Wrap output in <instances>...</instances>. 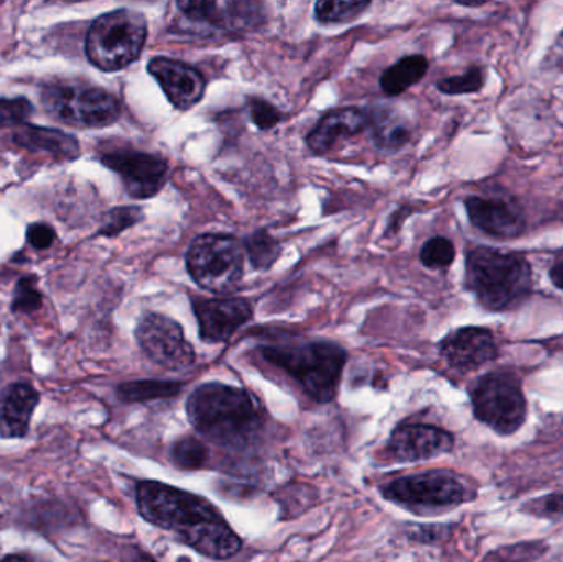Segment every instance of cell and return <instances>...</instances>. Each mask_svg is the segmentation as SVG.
I'll return each mask as SVG.
<instances>
[{
  "mask_svg": "<svg viewBox=\"0 0 563 562\" xmlns=\"http://www.w3.org/2000/svg\"><path fill=\"white\" fill-rule=\"evenodd\" d=\"M135 500L147 524L170 531L201 557L230 560L243 548L236 531L207 498L162 482L144 481L137 485Z\"/></svg>",
  "mask_w": 563,
  "mask_h": 562,
  "instance_id": "cell-1",
  "label": "cell"
},
{
  "mask_svg": "<svg viewBox=\"0 0 563 562\" xmlns=\"http://www.w3.org/2000/svg\"><path fill=\"white\" fill-rule=\"evenodd\" d=\"M187 416L203 439L233 451L256 444L266 426V412L256 396L223 383L198 386L188 398Z\"/></svg>",
  "mask_w": 563,
  "mask_h": 562,
  "instance_id": "cell-2",
  "label": "cell"
},
{
  "mask_svg": "<svg viewBox=\"0 0 563 562\" xmlns=\"http://www.w3.org/2000/svg\"><path fill=\"white\" fill-rule=\"evenodd\" d=\"M465 286L483 309L509 312L534 293V273L522 253L476 246L466 253Z\"/></svg>",
  "mask_w": 563,
  "mask_h": 562,
  "instance_id": "cell-3",
  "label": "cell"
},
{
  "mask_svg": "<svg viewBox=\"0 0 563 562\" xmlns=\"http://www.w3.org/2000/svg\"><path fill=\"white\" fill-rule=\"evenodd\" d=\"M261 355L267 363L291 376L314 403L328 405L336 398L347 359L344 349L336 343L263 346Z\"/></svg>",
  "mask_w": 563,
  "mask_h": 562,
  "instance_id": "cell-4",
  "label": "cell"
},
{
  "mask_svg": "<svg viewBox=\"0 0 563 562\" xmlns=\"http://www.w3.org/2000/svg\"><path fill=\"white\" fill-rule=\"evenodd\" d=\"M147 33L144 13L129 9L104 13L89 26L85 42L86 56L102 71L128 68L141 56Z\"/></svg>",
  "mask_w": 563,
  "mask_h": 562,
  "instance_id": "cell-5",
  "label": "cell"
},
{
  "mask_svg": "<svg viewBox=\"0 0 563 562\" xmlns=\"http://www.w3.org/2000/svg\"><path fill=\"white\" fill-rule=\"evenodd\" d=\"M187 269L201 289L230 296L243 283V243L231 234H201L188 247Z\"/></svg>",
  "mask_w": 563,
  "mask_h": 562,
  "instance_id": "cell-6",
  "label": "cell"
},
{
  "mask_svg": "<svg viewBox=\"0 0 563 562\" xmlns=\"http://www.w3.org/2000/svg\"><path fill=\"white\" fill-rule=\"evenodd\" d=\"M470 398L476 419L498 434H512L526 422L528 403L521 378L511 370H496L476 379Z\"/></svg>",
  "mask_w": 563,
  "mask_h": 562,
  "instance_id": "cell-7",
  "label": "cell"
},
{
  "mask_svg": "<svg viewBox=\"0 0 563 562\" xmlns=\"http://www.w3.org/2000/svg\"><path fill=\"white\" fill-rule=\"evenodd\" d=\"M42 106L49 118L73 128H108L121 118L118 98L92 86H48L43 89Z\"/></svg>",
  "mask_w": 563,
  "mask_h": 562,
  "instance_id": "cell-8",
  "label": "cell"
},
{
  "mask_svg": "<svg viewBox=\"0 0 563 562\" xmlns=\"http://www.w3.org/2000/svg\"><path fill=\"white\" fill-rule=\"evenodd\" d=\"M380 494L390 504L410 510L453 508L468 500L465 484L455 474L446 471L423 472L396 478L384 484Z\"/></svg>",
  "mask_w": 563,
  "mask_h": 562,
  "instance_id": "cell-9",
  "label": "cell"
},
{
  "mask_svg": "<svg viewBox=\"0 0 563 562\" xmlns=\"http://www.w3.org/2000/svg\"><path fill=\"white\" fill-rule=\"evenodd\" d=\"M142 352L168 372H185L197 360L191 343L185 339L180 323L161 313H145L135 329Z\"/></svg>",
  "mask_w": 563,
  "mask_h": 562,
  "instance_id": "cell-10",
  "label": "cell"
},
{
  "mask_svg": "<svg viewBox=\"0 0 563 562\" xmlns=\"http://www.w3.org/2000/svg\"><path fill=\"white\" fill-rule=\"evenodd\" d=\"M101 164L115 172L121 177L129 197L137 200H147L161 194L170 170L165 158L128 148L106 152L101 155Z\"/></svg>",
  "mask_w": 563,
  "mask_h": 562,
  "instance_id": "cell-11",
  "label": "cell"
},
{
  "mask_svg": "<svg viewBox=\"0 0 563 562\" xmlns=\"http://www.w3.org/2000/svg\"><path fill=\"white\" fill-rule=\"evenodd\" d=\"M455 439L445 429L422 422L397 426L387 441L384 455L389 462L410 464L429 461L452 451Z\"/></svg>",
  "mask_w": 563,
  "mask_h": 562,
  "instance_id": "cell-12",
  "label": "cell"
},
{
  "mask_svg": "<svg viewBox=\"0 0 563 562\" xmlns=\"http://www.w3.org/2000/svg\"><path fill=\"white\" fill-rule=\"evenodd\" d=\"M470 223L493 240H516L525 234L526 217L515 198L473 197L465 198Z\"/></svg>",
  "mask_w": 563,
  "mask_h": 562,
  "instance_id": "cell-13",
  "label": "cell"
},
{
  "mask_svg": "<svg viewBox=\"0 0 563 562\" xmlns=\"http://www.w3.org/2000/svg\"><path fill=\"white\" fill-rule=\"evenodd\" d=\"M194 312L200 327V339L207 343H224L253 319L250 300L240 297L227 299H194Z\"/></svg>",
  "mask_w": 563,
  "mask_h": 562,
  "instance_id": "cell-14",
  "label": "cell"
},
{
  "mask_svg": "<svg viewBox=\"0 0 563 562\" xmlns=\"http://www.w3.org/2000/svg\"><path fill=\"white\" fill-rule=\"evenodd\" d=\"M440 355L452 368L473 372L499 356L495 333L485 327H462L453 330L439 345Z\"/></svg>",
  "mask_w": 563,
  "mask_h": 562,
  "instance_id": "cell-15",
  "label": "cell"
},
{
  "mask_svg": "<svg viewBox=\"0 0 563 562\" xmlns=\"http://www.w3.org/2000/svg\"><path fill=\"white\" fill-rule=\"evenodd\" d=\"M177 9L188 22L203 25L205 29L238 30L256 29L263 23L264 12L254 2H177Z\"/></svg>",
  "mask_w": 563,
  "mask_h": 562,
  "instance_id": "cell-16",
  "label": "cell"
},
{
  "mask_svg": "<svg viewBox=\"0 0 563 562\" xmlns=\"http://www.w3.org/2000/svg\"><path fill=\"white\" fill-rule=\"evenodd\" d=\"M148 73L157 79L168 101L181 111L194 108L203 99L207 79L187 63L155 56L148 63Z\"/></svg>",
  "mask_w": 563,
  "mask_h": 562,
  "instance_id": "cell-17",
  "label": "cell"
},
{
  "mask_svg": "<svg viewBox=\"0 0 563 562\" xmlns=\"http://www.w3.org/2000/svg\"><path fill=\"white\" fill-rule=\"evenodd\" d=\"M369 128V115L357 108H341L328 112L307 135V145L313 154L324 155L338 144L361 134Z\"/></svg>",
  "mask_w": 563,
  "mask_h": 562,
  "instance_id": "cell-18",
  "label": "cell"
},
{
  "mask_svg": "<svg viewBox=\"0 0 563 562\" xmlns=\"http://www.w3.org/2000/svg\"><path fill=\"white\" fill-rule=\"evenodd\" d=\"M38 393L26 383L7 386L0 393V436L19 439L29 432L30 419L38 405Z\"/></svg>",
  "mask_w": 563,
  "mask_h": 562,
  "instance_id": "cell-19",
  "label": "cell"
},
{
  "mask_svg": "<svg viewBox=\"0 0 563 562\" xmlns=\"http://www.w3.org/2000/svg\"><path fill=\"white\" fill-rule=\"evenodd\" d=\"M13 141L30 151L46 152L59 158H73L79 155V144L73 135L56 129L36 128V125H23L13 135Z\"/></svg>",
  "mask_w": 563,
  "mask_h": 562,
  "instance_id": "cell-20",
  "label": "cell"
},
{
  "mask_svg": "<svg viewBox=\"0 0 563 562\" xmlns=\"http://www.w3.org/2000/svg\"><path fill=\"white\" fill-rule=\"evenodd\" d=\"M429 71V59L423 55L404 56L380 76V89L387 96H400L420 81Z\"/></svg>",
  "mask_w": 563,
  "mask_h": 562,
  "instance_id": "cell-21",
  "label": "cell"
},
{
  "mask_svg": "<svg viewBox=\"0 0 563 562\" xmlns=\"http://www.w3.org/2000/svg\"><path fill=\"white\" fill-rule=\"evenodd\" d=\"M369 115V125L373 128V137L377 147L383 151H399L410 141L409 125L400 121L390 109H377V111L367 112Z\"/></svg>",
  "mask_w": 563,
  "mask_h": 562,
  "instance_id": "cell-22",
  "label": "cell"
},
{
  "mask_svg": "<svg viewBox=\"0 0 563 562\" xmlns=\"http://www.w3.org/2000/svg\"><path fill=\"white\" fill-rule=\"evenodd\" d=\"M184 383L145 379V382L124 383L119 386L118 396L124 403H147L157 399H170L184 392Z\"/></svg>",
  "mask_w": 563,
  "mask_h": 562,
  "instance_id": "cell-23",
  "label": "cell"
},
{
  "mask_svg": "<svg viewBox=\"0 0 563 562\" xmlns=\"http://www.w3.org/2000/svg\"><path fill=\"white\" fill-rule=\"evenodd\" d=\"M170 459L174 465L184 471H200L208 464L210 452L200 439L185 436L174 442L170 449Z\"/></svg>",
  "mask_w": 563,
  "mask_h": 562,
  "instance_id": "cell-24",
  "label": "cell"
},
{
  "mask_svg": "<svg viewBox=\"0 0 563 562\" xmlns=\"http://www.w3.org/2000/svg\"><path fill=\"white\" fill-rule=\"evenodd\" d=\"M244 247H246L247 256H250L254 269L260 271L269 269L279 260L282 253L279 241L271 236L266 230L256 231V233L247 236L244 241Z\"/></svg>",
  "mask_w": 563,
  "mask_h": 562,
  "instance_id": "cell-25",
  "label": "cell"
},
{
  "mask_svg": "<svg viewBox=\"0 0 563 562\" xmlns=\"http://www.w3.org/2000/svg\"><path fill=\"white\" fill-rule=\"evenodd\" d=\"M486 73L482 66H470L462 75L446 76L437 82V89L446 96L475 95L485 88Z\"/></svg>",
  "mask_w": 563,
  "mask_h": 562,
  "instance_id": "cell-26",
  "label": "cell"
},
{
  "mask_svg": "<svg viewBox=\"0 0 563 562\" xmlns=\"http://www.w3.org/2000/svg\"><path fill=\"white\" fill-rule=\"evenodd\" d=\"M371 2H334L323 0L314 5V19L324 25L330 23H346L357 19L364 10L369 9Z\"/></svg>",
  "mask_w": 563,
  "mask_h": 562,
  "instance_id": "cell-27",
  "label": "cell"
},
{
  "mask_svg": "<svg viewBox=\"0 0 563 562\" xmlns=\"http://www.w3.org/2000/svg\"><path fill=\"white\" fill-rule=\"evenodd\" d=\"M456 251L452 241L445 236H433L427 241L420 251V261L423 266L433 271L449 269L455 261Z\"/></svg>",
  "mask_w": 563,
  "mask_h": 562,
  "instance_id": "cell-28",
  "label": "cell"
},
{
  "mask_svg": "<svg viewBox=\"0 0 563 562\" xmlns=\"http://www.w3.org/2000/svg\"><path fill=\"white\" fill-rule=\"evenodd\" d=\"M144 220V213L141 208L137 207H119L114 210L109 211L106 214L104 223H102L99 234L102 236H118L122 231L129 230V228L137 224L139 221Z\"/></svg>",
  "mask_w": 563,
  "mask_h": 562,
  "instance_id": "cell-29",
  "label": "cell"
},
{
  "mask_svg": "<svg viewBox=\"0 0 563 562\" xmlns=\"http://www.w3.org/2000/svg\"><path fill=\"white\" fill-rule=\"evenodd\" d=\"M42 306V294L36 287L33 277H23L19 280L13 294L12 310L13 312L32 313Z\"/></svg>",
  "mask_w": 563,
  "mask_h": 562,
  "instance_id": "cell-30",
  "label": "cell"
},
{
  "mask_svg": "<svg viewBox=\"0 0 563 562\" xmlns=\"http://www.w3.org/2000/svg\"><path fill=\"white\" fill-rule=\"evenodd\" d=\"M33 114L29 99H0V125L23 124Z\"/></svg>",
  "mask_w": 563,
  "mask_h": 562,
  "instance_id": "cell-31",
  "label": "cell"
},
{
  "mask_svg": "<svg viewBox=\"0 0 563 562\" xmlns=\"http://www.w3.org/2000/svg\"><path fill=\"white\" fill-rule=\"evenodd\" d=\"M250 112L251 119H253L254 124H256L261 131L276 128L282 121L279 109L271 104V102L264 101V99H251Z\"/></svg>",
  "mask_w": 563,
  "mask_h": 562,
  "instance_id": "cell-32",
  "label": "cell"
},
{
  "mask_svg": "<svg viewBox=\"0 0 563 562\" xmlns=\"http://www.w3.org/2000/svg\"><path fill=\"white\" fill-rule=\"evenodd\" d=\"M26 238H29V243L32 244L35 250H46V247L52 246L56 234L55 230L48 227V224L33 223L30 224L29 230H26Z\"/></svg>",
  "mask_w": 563,
  "mask_h": 562,
  "instance_id": "cell-33",
  "label": "cell"
},
{
  "mask_svg": "<svg viewBox=\"0 0 563 562\" xmlns=\"http://www.w3.org/2000/svg\"><path fill=\"white\" fill-rule=\"evenodd\" d=\"M534 548H515V550L498 551L492 558L482 562H531L536 560Z\"/></svg>",
  "mask_w": 563,
  "mask_h": 562,
  "instance_id": "cell-34",
  "label": "cell"
},
{
  "mask_svg": "<svg viewBox=\"0 0 563 562\" xmlns=\"http://www.w3.org/2000/svg\"><path fill=\"white\" fill-rule=\"evenodd\" d=\"M538 505V514L542 515V517L549 518H558L563 515V495L562 494H552L548 495V497L542 498L541 502H536Z\"/></svg>",
  "mask_w": 563,
  "mask_h": 562,
  "instance_id": "cell-35",
  "label": "cell"
},
{
  "mask_svg": "<svg viewBox=\"0 0 563 562\" xmlns=\"http://www.w3.org/2000/svg\"><path fill=\"white\" fill-rule=\"evenodd\" d=\"M549 277H551V283L563 293V253L559 254L558 260L549 269Z\"/></svg>",
  "mask_w": 563,
  "mask_h": 562,
  "instance_id": "cell-36",
  "label": "cell"
},
{
  "mask_svg": "<svg viewBox=\"0 0 563 562\" xmlns=\"http://www.w3.org/2000/svg\"><path fill=\"white\" fill-rule=\"evenodd\" d=\"M410 213V208H402V210L397 211L396 214H394L393 220H390L389 223V233H394V231L399 230L400 224H402L404 218L407 217V214Z\"/></svg>",
  "mask_w": 563,
  "mask_h": 562,
  "instance_id": "cell-37",
  "label": "cell"
},
{
  "mask_svg": "<svg viewBox=\"0 0 563 562\" xmlns=\"http://www.w3.org/2000/svg\"><path fill=\"white\" fill-rule=\"evenodd\" d=\"M0 562H33V561H30L29 558H25V557H7L5 560H2Z\"/></svg>",
  "mask_w": 563,
  "mask_h": 562,
  "instance_id": "cell-38",
  "label": "cell"
}]
</instances>
